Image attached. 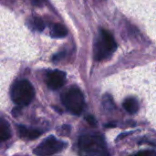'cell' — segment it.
I'll use <instances>...</instances> for the list:
<instances>
[{
    "label": "cell",
    "instance_id": "1",
    "mask_svg": "<svg viewBox=\"0 0 156 156\" xmlns=\"http://www.w3.org/2000/svg\"><path fill=\"white\" fill-rule=\"evenodd\" d=\"M79 147L83 156H110L104 140L98 134H85L80 138Z\"/></svg>",
    "mask_w": 156,
    "mask_h": 156
},
{
    "label": "cell",
    "instance_id": "2",
    "mask_svg": "<svg viewBox=\"0 0 156 156\" xmlns=\"http://www.w3.org/2000/svg\"><path fill=\"white\" fill-rule=\"evenodd\" d=\"M35 96L32 84L27 80L16 81L11 88V98L18 106L28 105Z\"/></svg>",
    "mask_w": 156,
    "mask_h": 156
},
{
    "label": "cell",
    "instance_id": "3",
    "mask_svg": "<svg viewBox=\"0 0 156 156\" xmlns=\"http://www.w3.org/2000/svg\"><path fill=\"white\" fill-rule=\"evenodd\" d=\"M117 48L116 41L113 36L107 30H101V38L94 47V57L96 60H102L111 56Z\"/></svg>",
    "mask_w": 156,
    "mask_h": 156
},
{
    "label": "cell",
    "instance_id": "4",
    "mask_svg": "<svg viewBox=\"0 0 156 156\" xmlns=\"http://www.w3.org/2000/svg\"><path fill=\"white\" fill-rule=\"evenodd\" d=\"M63 105L73 114L79 115L84 109V96L81 90L77 87H71L61 94Z\"/></svg>",
    "mask_w": 156,
    "mask_h": 156
},
{
    "label": "cell",
    "instance_id": "5",
    "mask_svg": "<svg viewBox=\"0 0 156 156\" xmlns=\"http://www.w3.org/2000/svg\"><path fill=\"white\" fill-rule=\"evenodd\" d=\"M65 146L66 144L63 142L57 140L53 136H50L45 139L38 146L35 148L34 154L38 156L52 155L60 152Z\"/></svg>",
    "mask_w": 156,
    "mask_h": 156
},
{
    "label": "cell",
    "instance_id": "6",
    "mask_svg": "<svg viewBox=\"0 0 156 156\" xmlns=\"http://www.w3.org/2000/svg\"><path fill=\"white\" fill-rule=\"evenodd\" d=\"M46 81L49 89L54 90H58L65 84L66 74L65 72L61 70H57V69L49 71L47 74Z\"/></svg>",
    "mask_w": 156,
    "mask_h": 156
},
{
    "label": "cell",
    "instance_id": "7",
    "mask_svg": "<svg viewBox=\"0 0 156 156\" xmlns=\"http://www.w3.org/2000/svg\"><path fill=\"white\" fill-rule=\"evenodd\" d=\"M18 133L20 137L27 140H34L38 138L41 135V132L37 130H33V129H27L25 126H18Z\"/></svg>",
    "mask_w": 156,
    "mask_h": 156
},
{
    "label": "cell",
    "instance_id": "8",
    "mask_svg": "<svg viewBox=\"0 0 156 156\" xmlns=\"http://www.w3.org/2000/svg\"><path fill=\"white\" fill-rule=\"evenodd\" d=\"M122 106H123L124 110L127 112L131 113V114L136 113L138 112V110H139L138 102H137V101L134 98H128V99H126L123 101Z\"/></svg>",
    "mask_w": 156,
    "mask_h": 156
},
{
    "label": "cell",
    "instance_id": "9",
    "mask_svg": "<svg viewBox=\"0 0 156 156\" xmlns=\"http://www.w3.org/2000/svg\"><path fill=\"white\" fill-rule=\"evenodd\" d=\"M67 28L61 24H54L50 31V35L53 37H64L67 36Z\"/></svg>",
    "mask_w": 156,
    "mask_h": 156
},
{
    "label": "cell",
    "instance_id": "10",
    "mask_svg": "<svg viewBox=\"0 0 156 156\" xmlns=\"http://www.w3.org/2000/svg\"><path fill=\"white\" fill-rule=\"evenodd\" d=\"M10 138V132L8 130V125L0 119V143Z\"/></svg>",
    "mask_w": 156,
    "mask_h": 156
},
{
    "label": "cell",
    "instance_id": "11",
    "mask_svg": "<svg viewBox=\"0 0 156 156\" xmlns=\"http://www.w3.org/2000/svg\"><path fill=\"white\" fill-rule=\"evenodd\" d=\"M32 25H33L34 28L37 29V30L39 31V32L43 31L44 28H45V23H44V21H43L40 17H37V16H36V17L33 18V20H32Z\"/></svg>",
    "mask_w": 156,
    "mask_h": 156
},
{
    "label": "cell",
    "instance_id": "12",
    "mask_svg": "<svg viewBox=\"0 0 156 156\" xmlns=\"http://www.w3.org/2000/svg\"><path fill=\"white\" fill-rule=\"evenodd\" d=\"M132 156H152V152H150V151H142V152H139V153L135 154L134 155Z\"/></svg>",
    "mask_w": 156,
    "mask_h": 156
},
{
    "label": "cell",
    "instance_id": "13",
    "mask_svg": "<svg viewBox=\"0 0 156 156\" xmlns=\"http://www.w3.org/2000/svg\"><path fill=\"white\" fill-rule=\"evenodd\" d=\"M86 120H87V122H88L90 125H92V126L96 125V121H95V119H94L93 116H88V117L86 118Z\"/></svg>",
    "mask_w": 156,
    "mask_h": 156
},
{
    "label": "cell",
    "instance_id": "14",
    "mask_svg": "<svg viewBox=\"0 0 156 156\" xmlns=\"http://www.w3.org/2000/svg\"><path fill=\"white\" fill-rule=\"evenodd\" d=\"M35 5H40L42 3V0H32Z\"/></svg>",
    "mask_w": 156,
    "mask_h": 156
}]
</instances>
